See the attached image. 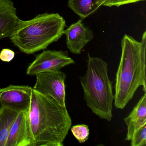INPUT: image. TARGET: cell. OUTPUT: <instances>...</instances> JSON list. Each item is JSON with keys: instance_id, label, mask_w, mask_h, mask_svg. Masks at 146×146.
Wrapping results in <instances>:
<instances>
[{"instance_id": "obj_1", "label": "cell", "mask_w": 146, "mask_h": 146, "mask_svg": "<svg viewBox=\"0 0 146 146\" xmlns=\"http://www.w3.org/2000/svg\"><path fill=\"white\" fill-rule=\"evenodd\" d=\"M28 119L32 146H63L72 125L66 106L32 88Z\"/></svg>"}, {"instance_id": "obj_2", "label": "cell", "mask_w": 146, "mask_h": 146, "mask_svg": "<svg viewBox=\"0 0 146 146\" xmlns=\"http://www.w3.org/2000/svg\"><path fill=\"white\" fill-rule=\"evenodd\" d=\"M120 62L115 78L114 105L123 109L140 86L146 92V31L141 42L125 34L121 40Z\"/></svg>"}, {"instance_id": "obj_3", "label": "cell", "mask_w": 146, "mask_h": 146, "mask_svg": "<svg viewBox=\"0 0 146 146\" xmlns=\"http://www.w3.org/2000/svg\"><path fill=\"white\" fill-rule=\"evenodd\" d=\"M66 23L58 13L40 14L30 20H19L9 38L22 52L32 54L45 50L64 35Z\"/></svg>"}, {"instance_id": "obj_4", "label": "cell", "mask_w": 146, "mask_h": 146, "mask_svg": "<svg viewBox=\"0 0 146 146\" xmlns=\"http://www.w3.org/2000/svg\"><path fill=\"white\" fill-rule=\"evenodd\" d=\"M80 82L87 106L101 119L111 121L114 95L107 63L88 54L87 72L80 78Z\"/></svg>"}, {"instance_id": "obj_5", "label": "cell", "mask_w": 146, "mask_h": 146, "mask_svg": "<svg viewBox=\"0 0 146 146\" xmlns=\"http://www.w3.org/2000/svg\"><path fill=\"white\" fill-rule=\"evenodd\" d=\"M35 76L36 82L33 89L52 97L62 106H66L65 73L59 70L45 72Z\"/></svg>"}, {"instance_id": "obj_6", "label": "cell", "mask_w": 146, "mask_h": 146, "mask_svg": "<svg viewBox=\"0 0 146 146\" xmlns=\"http://www.w3.org/2000/svg\"><path fill=\"white\" fill-rule=\"evenodd\" d=\"M75 64L67 51L44 50L36 57L26 71L29 76H35L45 72L60 70L65 66Z\"/></svg>"}, {"instance_id": "obj_7", "label": "cell", "mask_w": 146, "mask_h": 146, "mask_svg": "<svg viewBox=\"0 0 146 146\" xmlns=\"http://www.w3.org/2000/svg\"><path fill=\"white\" fill-rule=\"evenodd\" d=\"M32 88L29 86L11 85L0 88V104L19 112L28 111L31 101Z\"/></svg>"}, {"instance_id": "obj_8", "label": "cell", "mask_w": 146, "mask_h": 146, "mask_svg": "<svg viewBox=\"0 0 146 146\" xmlns=\"http://www.w3.org/2000/svg\"><path fill=\"white\" fill-rule=\"evenodd\" d=\"M67 48L73 54H80L84 48L94 37L93 31L81 19L65 29Z\"/></svg>"}, {"instance_id": "obj_9", "label": "cell", "mask_w": 146, "mask_h": 146, "mask_svg": "<svg viewBox=\"0 0 146 146\" xmlns=\"http://www.w3.org/2000/svg\"><path fill=\"white\" fill-rule=\"evenodd\" d=\"M29 110L20 112L13 122L6 146H32V138L28 119Z\"/></svg>"}, {"instance_id": "obj_10", "label": "cell", "mask_w": 146, "mask_h": 146, "mask_svg": "<svg viewBox=\"0 0 146 146\" xmlns=\"http://www.w3.org/2000/svg\"><path fill=\"white\" fill-rule=\"evenodd\" d=\"M19 20L11 0H0V40L10 37Z\"/></svg>"}, {"instance_id": "obj_11", "label": "cell", "mask_w": 146, "mask_h": 146, "mask_svg": "<svg viewBox=\"0 0 146 146\" xmlns=\"http://www.w3.org/2000/svg\"><path fill=\"white\" fill-rule=\"evenodd\" d=\"M124 121L127 126L126 141H130L134 132L138 128L146 124V94L139 100L131 112Z\"/></svg>"}, {"instance_id": "obj_12", "label": "cell", "mask_w": 146, "mask_h": 146, "mask_svg": "<svg viewBox=\"0 0 146 146\" xmlns=\"http://www.w3.org/2000/svg\"><path fill=\"white\" fill-rule=\"evenodd\" d=\"M106 0H68L67 6L84 20L95 13Z\"/></svg>"}, {"instance_id": "obj_13", "label": "cell", "mask_w": 146, "mask_h": 146, "mask_svg": "<svg viewBox=\"0 0 146 146\" xmlns=\"http://www.w3.org/2000/svg\"><path fill=\"white\" fill-rule=\"evenodd\" d=\"M19 112L2 106L0 107V146H6L10 130Z\"/></svg>"}, {"instance_id": "obj_14", "label": "cell", "mask_w": 146, "mask_h": 146, "mask_svg": "<svg viewBox=\"0 0 146 146\" xmlns=\"http://www.w3.org/2000/svg\"><path fill=\"white\" fill-rule=\"evenodd\" d=\"M73 136L80 143H83L88 139L90 130L88 126L85 124H78L71 128Z\"/></svg>"}, {"instance_id": "obj_15", "label": "cell", "mask_w": 146, "mask_h": 146, "mask_svg": "<svg viewBox=\"0 0 146 146\" xmlns=\"http://www.w3.org/2000/svg\"><path fill=\"white\" fill-rule=\"evenodd\" d=\"M131 141V146H145L146 145V124L134 132Z\"/></svg>"}, {"instance_id": "obj_16", "label": "cell", "mask_w": 146, "mask_h": 146, "mask_svg": "<svg viewBox=\"0 0 146 146\" xmlns=\"http://www.w3.org/2000/svg\"><path fill=\"white\" fill-rule=\"evenodd\" d=\"M145 1V0H106L103 6L109 7H119L124 5L137 3Z\"/></svg>"}, {"instance_id": "obj_17", "label": "cell", "mask_w": 146, "mask_h": 146, "mask_svg": "<svg viewBox=\"0 0 146 146\" xmlns=\"http://www.w3.org/2000/svg\"><path fill=\"white\" fill-rule=\"evenodd\" d=\"M15 52L8 48H4L0 52V60L4 62L11 61L15 57Z\"/></svg>"}]
</instances>
